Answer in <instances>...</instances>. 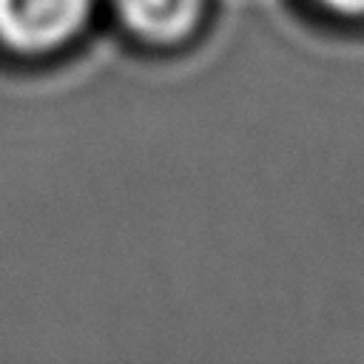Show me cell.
<instances>
[{"instance_id":"1","label":"cell","mask_w":364,"mask_h":364,"mask_svg":"<svg viewBox=\"0 0 364 364\" xmlns=\"http://www.w3.org/2000/svg\"><path fill=\"white\" fill-rule=\"evenodd\" d=\"M100 3L102 0H0V54L23 63L60 57L88 34Z\"/></svg>"},{"instance_id":"3","label":"cell","mask_w":364,"mask_h":364,"mask_svg":"<svg viewBox=\"0 0 364 364\" xmlns=\"http://www.w3.org/2000/svg\"><path fill=\"white\" fill-rule=\"evenodd\" d=\"M307 3L330 20L364 23V0H307Z\"/></svg>"},{"instance_id":"2","label":"cell","mask_w":364,"mask_h":364,"mask_svg":"<svg viewBox=\"0 0 364 364\" xmlns=\"http://www.w3.org/2000/svg\"><path fill=\"white\" fill-rule=\"evenodd\" d=\"M114 26L145 51H179L208 23L210 0H102Z\"/></svg>"}]
</instances>
